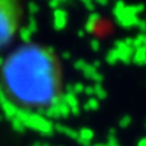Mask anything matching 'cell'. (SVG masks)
I'll use <instances>...</instances> for the list:
<instances>
[{"mask_svg":"<svg viewBox=\"0 0 146 146\" xmlns=\"http://www.w3.org/2000/svg\"><path fill=\"white\" fill-rule=\"evenodd\" d=\"M94 146H106V144H96V145H94Z\"/></svg>","mask_w":146,"mask_h":146,"instance_id":"ffe728a7","label":"cell"},{"mask_svg":"<svg viewBox=\"0 0 146 146\" xmlns=\"http://www.w3.org/2000/svg\"><path fill=\"white\" fill-rule=\"evenodd\" d=\"M99 108V100L98 99H94V98H91V99H88V101L86 103V105H85V109L86 110H96V109Z\"/></svg>","mask_w":146,"mask_h":146,"instance_id":"30bf717a","label":"cell"},{"mask_svg":"<svg viewBox=\"0 0 146 146\" xmlns=\"http://www.w3.org/2000/svg\"><path fill=\"white\" fill-rule=\"evenodd\" d=\"M83 4L86 5V7L88 8V10H91V12H94L95 10V4L94 3H88V1H83Z\"/></svg>","mask_w":146,"mask_h":146,"instance_id":"ac0fdd59","label":"cell"},{"mask_svg":"<svg viewBox=\"0 0 146 146\" xmlns=\"http://www.w3.org/2000/svg\"><path fill=\"white\" fill-rule=\"evenodd\" d=\"M85 87H86V86H83V83L77 82L76 85H73V86H72V88H73V94H74V95H77V94L83 92V91H85Z\"/></svg>","mask_w":146,"mask_h":146,"instance_id":"7c38bea8","label":"cell"},{"mask_svg":"<svg viewBox=\"0 0 146 146\" xmlns=\"http://www.w3.org/2000/svg\"><path fill=\"white\" fill-rule=\"evenodd\" d=\"M54 128H55L58 132H60V133L67 135V136L72 137V139H74V140H77V139H78V132L73 131V129H71L69 127H66V126H59V124H58V126H55Z\"/></svg>","mask_w":146,"mask_h":146,"instance_id":"52a82bcc","label":"cell"},{"mask_svg":"<svg viewBox=\"0 0 146 146\" xmlns=\"http://www.w3.org/2000/svg\"><path fill=\"white\" fill-rule=\"evenodd\" d=\"M91 48L94 49V51H98L99 50V41L98 40H92V41H91Z\"/></svg>","mask_w":146,"mask_h":146,"instance_id":"e0dca14e","label":"cell"},{"mask_svg":"<svg viewBox=\"0 0 146 146\" xmlns=\"http://www.w3.org/2000/svg\"><path fill=\"white\" fill-rule=\"evenodd\" d=\"M137 146H146V137H144V139L140 140L139 144H137Z\"/></svg>","mask_w":146,"mask_h":146,"instance_id":"d6986e66","label":"cell"},{"mask_svg":"<svg viewBox=\"0 0 146 146\" xmlns=\"http://www.w3.org/2000/svg\"><path fill=\"white\" fill-rule=\"evenodd\" d=\"M28 12H30L31 14H36V13L38 12V7L35 4V3H32V4H28Z\"/></svg>","mask_w":146,"mask_h":146,"instance_id":"9a60e30c","label":"cell"},{"mask_svg":"<svg viewBox=\"0 0 146 146\" xmlns=\"http://www.w3.org/2000/svg\"><path fill=\"white\" fill-rule=\"evenodd\" d=\"M21 121L25 128H30L33 131L38 132L41 135H51L54 131V126L49 118L40 114H25V113H18L15 115Z\"/></svg>","mask_w":146,"mask_h":146,"instance_id":"3957f363","label":"cell"},{"mask_svg":"<svg viewBox=\"0 0 146 146\" xmlns=\"http://www.w3.org/2000/svg\"><path fill=\"white\" fill-rule=\"evenodd\" d=\"M25 14L23 4L17 0H0V50L7 48L21 30Z\"/></svg>","mask_w":146,"mask_h":146,"instance_id":"7a4b0ae2","label":"cell"},{"mask_svg":"<svg viewBox=\"0 0 146 146\" xmlns=\"http://www.w3.org/2000/svg\"><path fill=\"white\" fill-rule=\"evenodd\" d=\"M63 68L53 48L27 42L10 51L0 66V101L18 113L49 114L63 103Z\"/></svg>","mask_w":146,"mask_h":146,"instance_id":"6da1fadb","label":"cell"},{"mask_svg":"<svg viewBox=\"0 0 146 146\" xmlns=\"http://www.w3.org/2000/svg\"><path fill=\"white\" fill-rule=\"evenodd\" d=\"M94 90H95V96L96 99H105L106 98V91L105 88H103V86L100 83H95L94 85Z\"/></svg>","mask_w":146,"mask_h":146,"instance_id":"9c48e42d","label":"cell"},{"mask_svg":"<svg viewBox=\"0 0 146 146\" xmlns=\"http://www.w3.org/2000/svg\"><path fill=\"white\" fill-rule=\"evenodd\" d=\"M131 117L129 115H124L123 118L121 119V121H119V126L122 127V128H126V127H128L129 126V123H131Z\"/></svg>","mask_w":146,"mask_h":146,"instance_id":"5bb4252c","label":"cell"},{"mask_svg":"<svg viewBox=\"0 0 146 146\" xmlns=\"http://www.w3.org/2000/svg\"><path fill=\"white\" fill-rule=\"evenodd\" d=\"M133 63L136 64H146V48H141V49H135V54L133 58H132Z\"/></svg>","mask_w":146,"mask_h":146,"instance_id":"8992f818","label":"cell"},{"mask_svg":"<svg viewBox=\"0 0 146 146\" xmlns=\"http://www.w3.org/2000/svg\"><path fill=\"white\" fill-rule=\"evenodd\" d=\"M83 92H86L87 95H95V90H94V86H86L85 87V91Z\"/></svg>","mask_w":146,"mask_h":146,"instance_id":"2e32d148","label":"cell"},{"mask_svg":"<svg viewBox=\"0 0 146 146\" xmlns=\"http://www.w3.org/2000/svg\"><path fill=\"white\" fill-rule=\"evenodd\" d=\"M98 19H100V17H99L98 13H91V15L88 17V21L87 23H86V30L88 31V32H91V30H92L94 27L96 26V23H98Z\"/></svg>","mask_w":146,"mask_h":146,"instance_id":"ba28073f","label":"cell"},{"mask_svg":"<svg viewBox=\"0 0 146 146\" xmlns=\"http://www.w3.org/2000/svg\"><path fill=\"white\" fill-rule=\"evenodd\" d=\"M94 139V132L88 128H83L78 132V139L77 141L80 142L81 145H85V146H90L91 144V140Z\"/></svg>","mask_w":146,"mask_h":146,"instance_id":"5b68a950","label":"cell"},{"mask_svg":"<svg viewBox=\"0 0 146 146\" xmlns=\"http://www.w3.org/2000/svg\"><path fill=\"white\" fill-rule=\"evenodd\" d=\"M106 146H121L115 137V131H110L109 133V137H108V142H106Z\"/></svg>","mask_w":146,"mask_h":146,"instance_id":"8fae6325","label":"cell"},{"mask_svg":"<svg viewBox=\"0 0 146 146\" xmlns=\"http://www.w3.org/2000/svg\"><path fill=\"white\" fill-rule=\"evenodd\" d=\"M67 21H68V14L64 9L56 8L54 9V28L56 31H62L67 26Z\"/></svg>","mask_w":146,"mask_h":146,"instance_id":"277c9868","label":"cell"},{"mask_svg":"<svg viewBox=\"0 0 146 146\" xmlns=\"http://www.w3.org/2000/svg\"><path fill=\"white\" fill-rule=\"evenodd\" d=\"M26 27H27L32 33H35L36 31H37V23H36L35 18H31L30 22H28V26H26Z\"/></svg>","mask_w":146,"mask_h":146,"instance_id":"4fadbf2b","label":"cell"}]
</instances>
